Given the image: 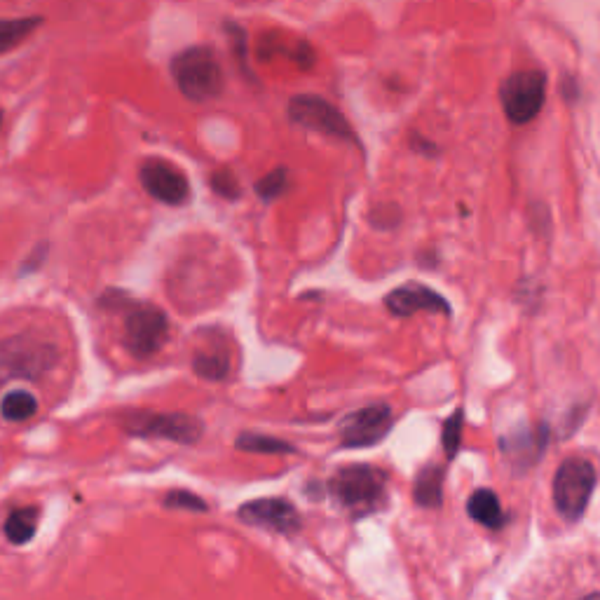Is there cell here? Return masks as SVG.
<instances>
[{
    "instance_id": "cell-1",
    "label": "cell",
    "mask_w": 600,
    "mask_h": 600,
    "mask_svg": "<svg viewBox=\"0 0 600 600\" xmlns=\"http://www.w3.org/2000/svg\"><path fill=\"white\" fill-rule=\"evenodd\" d=\"M516 600H600V561L593 556H556L523 579Z\"/></svg>"
},
{
    "instance_id": "cell-2",
    "label": "cell",
    "mask_w": 600,
    "mask_h": 600,
    "mask_svg": "<svg viewBox=\"0 0 600 600\" xmlns=\"http://www.w3.org/2000/svg\"><path fill=\"white\" fill-rule=\"evenodd\" d=\"M59 347L50 340L17 333V336L0 338V385L15 380H40L59 364Z\"/></svg>"
},
{
    "instance_id": "cell-3",
    "label": "cell",
    "mask_w": 600,
    "mask_h": 600,
    "mask_svg": "<svg viewBox=\"0 0 600 600\" xmlns=\"http://www.w3.org/2000/svg\"><path fill=\"white\" fill-rule=\"evenodd\" d=\"M172 78L183 97L188 101H197V104L221 97L225 87L221 61H218V54L207 45H195L174 54Z\"/></svg>"
},
{
    "instance_id": "cell-4",
    "label": "cell",
    "mask_w": 600,
    "mask_h": 600,
    "mask_svg": "<svg viewBox=\"0 0 600 600\" xmlns=\"http://www.w3.org/2000/svg\"><path fill=\"white\" fill-rule=\"evenodd\" d=\"M329 493L350 514H371V511L383 507L387 495V476L371 465L343 467L331 476Z\"/></svg>"
},
{
    "instance_id": "cell-5",
    "label": "cell",
    "mask_w": 600,
    "mask_h": 600,
    "mask_svg": "<svg viewBox=\"0 0 600 600\" xmlns=\"http://www.w3.org/2000/svg\"><path fill=\"white\" fill-rule=\"evenodd\" d=\"M122 429L132 436H141V439H162L181 443V446H195L204 436V422L188 413L139 411L125 415Z\"/></svg>"
},
{
    "instance_id": "cell-6",
    "label": "cell",
    "mask_w": 600,
    "mask_h": 600,
    "mask_svg": "<svg viewBox=\"0 0 600 600\" xmlns=\"http://www.w3.org/2000/svg\"><path fill=\"white\" fill-rule=\"evenodd\" d=\"M596 481V465L586 458H568L556 469L554 504L565 521H577L584 514Z\"/></svg>"
},
{
    "instance_id": "cell-7",
    "label": "cell",
    "mask_w": 600,
    "mask_h": 600,
    "mask_svg": "<svg viewBox=\"0 0 600 600\" xmlns=\"http://www.w3.org/2000/svg\"><path fill=\"white\" fill-rule=\"evenodd\" d=\"M169 338V319L150 303H139L125 312L122 343L136 359L155 357Z\"/></svg>"
},
{
    "instance_id": "cell-8",
    "label": "cell",
    "mask_w": 600,
    "mask_h": 600,
    "mask_svg": "<svg viewBox=\"0 0 600 600\" xmlns=\"http://www.w3.org/2000/svg\"><path fill=\"white\" fill-rule=\"evenodd\" d=\"M547 101V75L540 71H518L500 87V104L509 122L525 125L540 115Z\"/></svg>"
},
{
    "instance_id": "cell-9",
    "label": "cell",
    "mask_w": 600,
    "mask_h": 600,
    "mask_svg": "<svg viewBox=\"0 0 600 600\" xmlns=\"http://www.w3.org/2000/svg\"><path fill=\"white\" fill-rule=\"evenodd\" d=\"M286 113H289V120L293 125L298 127L315 129V132L331 136V139L357 141L354 129L345 115L331 101L315 97V94H298V97H293L289 106H286Z\"/></svg>"
},
{
    "instance_id": "cell-10",
    "label": "cell",
    "mask_w": 600,
    "mask_h": 600,
    "mask_svg": "<svg viewBox=\"0 0 600 600\" xmlns=\"http://www.w3.org/2000/svg\"><path fill=\"white\" fill-rule=\"evenodd\" d=\"M394 425L392 408L387 404H371L345 415L338 425L340 443L345 448H368L375 446L390 434Z\"/></svg>"
},
{
    "instance_id": "cell-11",
    "label": "cell",
    "mask_w": 600,
    "mask_h": 600,
    "mask_svg": "<svg viewBox=\"0 0 600 600\" xmlns=\"http://www.w3.org/2000/svg\"><path fill=\"white\" fill-rule=\"evenodd\" d=\"M237 516L247 525H256V528L279 535H296L303 528V516L298 507L284 497H261V500L244 502Z\"/></svg>"
},
{
    "instance_id": "cell-12",
    "label": "cell",
    "mask_w": 600,
    "mask_h": 600,
    "mask_svg": "<svg viewBox=\"0 0 600 600\" xmlns=\"http://www.w3.org/2000/svg\"><path fill=\"white\" fill-rule=\"evenodd\" d=\"M139 181L146 193L169 207H181L190 197V181L181 167L167 160H146L139 167Z\"/></svg>"
},
{
    "instance_id": "cell-13",
    "label": "cell",
    "mask_w": 600,
    "mask_h": 600,
    "mask_svg": "<svg viewBox=\"0 0 600 600\" xmlns=\"http://www.w3.org/2000/svg\"><path fill=\"white\" fill-rule=\"evenodd\" d=\"M385 305L397 317H411L415 312H441V315H450L448 300L420 282H408L392 289L387 293Z\"/></svg>"
},
{
    "instance_id": "cell-14",
    "label": "cell",
    "mask_w": 600,
    "mask_h": 600,
    "mask_svg": "<svg viewBox=\"0 0 600 600\" xmlns=\"http://www.w3.org/2000/svg\"><path fill=\"white\" fill-rule=\"evenodd\" d=\"M190 366H193L195 375H200L202 380L221 383L233 371V352H230V347L221 338L214 336L207 343H200L195 347Z\"/></svg>"
},
{
    "instance_id": "cell-15",
    "label": "cell",
    "mask_w": 600,
    "mask_h": 600,
    "mask_svg": "<svg viewBox=\"0 0 600 600\" xmlns=\"http://www.w3.org/2000/svg\"><path fill=\"white\" fill-rule=\"evenodd\" d=\"M467 511L476 523L486 525V528H490V530H500L504 525L502 504H500V500H497V495L493 493V490H488V488L476 490V493L469 497Z\"/></svg>"
},
{
    "instance_id": "cell-16",
    "label": "cell",
    "mask_w": 600,
    "mask_h": 600,
    "mask_svg": "<svg viewBox=\"0 0 600 600\" xmlns=\"http://www.w3.org/2000/svg\"><path fill=\"white\" fill-rule=\"evenodd\" d=\"M279 52H284L300 71H308V68L315 66V50H312L308 40H296V43H291V47H282V40L279 38L265 36L261 38V43H258V57L261 59L275 57Z\"/></svg>"
},
{
    "instance_id": "cell-17",
    "label": "cell",
    "mask_w": 600,
    "mask_h": 600,
    "mask_svg": "<svg viewBox=\"0 0 600 600\" xmlns=\"http://www.w3.org/2000/svg\"><path fill=\"white\" fill-rule=\"evenodd\" d=\"M38 521H40V511L36 507H19L12 509L10 516L5 518L3 533L8 537L10 544H29L33 540L38 530Z\"/></svg>"
},
{
    "instance_id": "cell-18",
    "label": "cell",
    "mask_w": 600,
    "mask_h": 600,
    "mask_svg": "<svg viewBox=\"0 0 600 600\" xmlns=\"http://www.w3.org/2000/svg\"><path fill=\"white\" fill-rule=\"evenodd\" d=\"M43 17H19V19H0V54L15 50L29 40L40 26H43Z\"/></svg>"
},
{
    "instance_id": "cell-19",
    "label": "cell",
    "mask_w": 600,
    "mask_h": 600,
    "mask_svg": "<svg viewBox=\"0 0 600 600\" xmlns=\"http://www.w3.org/2000/svg\"><path fill=\"white\" fill-rule=\"evenodd\" d=\"M235 448L242 453H256V455H291L296 453V446L289 441L279 439V436H268L258 432H242L235 439Z\"/></svg>"
},
{
    "instance_id": "cell-20",
    "label": "cell",
    "mask_w": 600,
    "mask_h": 600,
    "mask_svg": "<svg viewBox=\"0 0 600 600\" xmlns=\"http://www.w3.org/2000/svg\"><path fill=\"white\" fill-rule=\"evenodd\" d=\"M441 488H443V469L436 465H429L422 469L415 479V502L422 507H439L441 504Z\"/></svg>"
},
{
    "instance_id": "cell-21",
    "label": "cell",
    "mask_w": 600,
    "mask_h": 600,
    "mask_svg": "<svg viewBox=\"0 0 600 600\" xmlns=\"http://www.w3.org/2000/svg\"><path fill=\"white\" fill-rule=\"evenodd\" d=\"M38 413V399L26 390H12L3 397L0 415L8 422H26Z\"/></svg>"
},
{
    "instance_id": "cell-22",
    "label": "cell",
    "mask_w": 600,
    "mask_h": 600,
    "mask_svg": "<svg viewBox=\"0 0 600 600\" xmlns=\"http://www.w3.org/2000/svg\"><path fill=\"white\" fill-rule=\"evenodd\" d=\"M289 190V169L277 167L256 183V193L263 202H275Z\"/></svg>"
},
{
    "instance_id": "cell-23",
    "label": "cell",
    "mask_w": 600,
    "mask_h": 600,
    "mask_svg": "<svg viewBox=\"0 0 600 600\" xmlns=\"http://www.w3.org/2000/svg\"><path fill=\"white\" fill-rule=\"evenodd\" d=\"M225 33H228V43H230V50H233V54H235L237 66H240V71L247 75V78H251V66H249L251 57H249L247 31H244L240 24L228 22V24H225Z\"/></svg>"
},
{
    "instance_id": "cell-24",
    "label": "cell",
    "mask_w": 600,
    "mask_h": 600,
    "mask_svg": "<svg viewBox=\"0 0 600 600\" xmlns=\"http://www.w3.org/2000/svg\"><path fill=\"white\" fill-rule=\"evenodd\" d=\"M209 186L223 200H240L242 197L240 181H237V176L230 169H218V172L211 174Z\"/></svg>"
},
{
    "instance_id": "cell-25",
    "label": "cell",
    "mask_w": 600,
    "mask_h": 600,
    "mask_svg": "<svg viewBox=\"0 0 600 600\" xmlns=\"http://www.w3.org/2000/svg\"><path fill=\"white\" fill-rule=\"evenodd\" d=\"M167 509H183V511H209V504L202 500L200 495L190 493V490H172V493L165 495L162 500Z\"/></svg>"
},
{
    "instance_id": "cell-26",
    "label": "cell",
    "mask_w": 600,
    "mask_h": 600,
    "mask_svg": "<svg viewBox=\"0 0 600 600\" xmlns=\"http://www.w3.org/2000/svg\"><path fill=\"white\" fill-rule=\"evenodd\" d=\"M462 439V408H458L443 425V448H446L448 460H453L460 450Z\"/></svg>"
},
{
    "instance_id": "cell-27",
    "label": "cell",
    "mask_w": 600,
    "mask_h": 600,
    "mask_svg": "<svg viewBox=\"0 0 600 600\" xmlns=\"http://www.w3.org/2000/svg\"><path fill=\"white\" fill-rule=\"evenodd\" d=\"M45 251H47V247H45V244H40V247H38L36 251H33V256H31V263H29V261H26V265H24V270H22V272H26V270H36V268H38V265L45 261Z\"/></svg>"
},
{
    "instance_id": "cell-28",
    "label": "cell",
    "mask_w": 600,
    "mask_h": 600,
    "mask_svg": "<svg viewBox=\"0 0 600 600\" xmlns=\"http://www.w3.org/2000/svg\"><path fill=\"white\" fill-rule=\"evenodd\" d=\"M0 125H3V111H0Z\"/></svg>"
}]
</instances>
